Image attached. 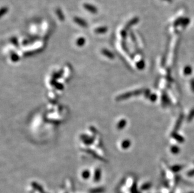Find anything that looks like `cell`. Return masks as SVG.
Segmentation results:
<instances>
[{
  "instance_id": "obj_1",
  "label": "cell",
  "mask_w": 194,
  "mask_h": 193,
  "mask_svg": "<svg viewBox=\"0 0 194 193\" xmlns=\"http://www.w3.org/2000/svg\"><path fill=\"white\" fill-rule=\"evenodd\" d=\"M83 7L85 9L88 11L90 13H93V14H96L97 13V9L96 6H94L93 5L88 3H85L83 5Z\"/></svg>"
},
{
  "instance_id": "obj_2",
  "label": "cell",
  "mask_w": 194,
  "mask_h": 193,
  "mask_svg": "<svg viewBox=\"0 0 194 193\" xmlns=\"http://www.w3.org/2000/svg\"><path fill=\"white\" fill-rule=\"evenodd\" d=\"M74 21L75 23H77V25H79V26L83 27V28H86L87 26V23L86 21L85 20H84L83 19L80 18L76 17L74 18Z\"/></svg>"
},
{
  "instance_id": "obj_3",
  "label": "cell",
  "mask_w": 194,
  "mask_h": 193,
  "mask_svg": "<svg viewBox=\"0 0 194 193\" xmlns=\"http://www.w3.org/2000/svg\"><path fill=\"white\" fill-rule=\"evenodd\" d=\"M108 29L106 26H102L99 27V28H96L94 29V32L97 34H104L108 32Z\"/></svg>"
},
{
  "instance_id": "obj_4",
  "label": "cell",
  "mask_w": 194,
  "mask_h": 193,
  "mask_svg": "<svg viewBox=\"0 0 194 193\" xmlns=\"http://www.w3.org/2000/svg\"><path fill=\"white\" fill-rule=\"evenodd\" d=\"M102 53L103 55H104L105 56H107L108 58H114V55L111 52H109V50L106 49H103L102 51Z\"/></svg>"
},
{
  "instance_id": "obj_5",
  "label": "cell",
  "mask_w": 194,
  "mask_h": 193,
  "mask_svg": "<svg viewBox=\"0 0 194 193\" xmlns=\"http://www.w3.org/2000/svg\"><path fill=\"white\" fill-rule=\"evenodd\" d=\"M77 44L78 46H79V47H82V46H83L84 44H85V40L84 38L83 37H81L77 39Z\"/></svg>"
},
{
  "instance_id": "obj_6",
  "label": "cell",
  "mask_w": 194,
  "mask_h": 193,
  "mask_svg": "<svg viewBox=\"0 0 194 193\" xmlns=\"http://www.w3.org/2000/svg\"><path fill=\"white\" fill-rule=\"evenodd\" d=\"M56 13H57V14L58 17H59V18L60 19V20H64V16H63V13H62V11H61V9H57L56 11Z\"/></svg>"
},
{
  "instance_id": "obj_7",
  "label": "cell",
  "mask_w": 194,
  "mask_h": 193,
  "mask_svg": "<svg viewBox=\"0 0 194 193\" xmlns=\"http://www.w3.org/2000/svg\"><path fill=\"white\" fill-rule=\"evenodd\" d=\"M137 21H138V19H137V18L133 19V20L132 21H130V22H129L127 24V25H126V28H128L129 27L131 26L132 25H133V24H135L137 22Z\"/></svg>"
},
{
  "instance_id": "obj_8",
  "label": "cell",
  "mask_w": 194,
  "mask_h": 193,
  "mask_svg": "<svg viewBox=\"0 0 194 193\" xmlns=\"http://www.w3.org/2000/svg\"><path fill=\"white\" fill-rule=\"evenodd\" d=\"M8 9L6 7H3L1 9V17H3V15H5V14H6V13L8 12Z\"/></svg>"
},
{
  "instance_id": "obj_9",
  "label": "cell",
  "mask_w": 194,
  "mask_h": 193,
  "mask_svg": "<svg viewBox=\"0 0 194 193\" xmlns=\"http://www.w3.org/2000/svg\"><path fill=\"white\" fill-rule=\"evenodd\" d=\"M11 41L15 45L18 46V40L16 38H11Z\"/></svg>"
},
{
  "instance_id": "obj_10",
  "label": "cell",
  "mask_w": 194,
  "mask_h": 193,
  "mask_svg": "<svg viewBox=\"0 0 194 193\" xmlns=\"http://www.w3.org/2000/svg\"><path fill=\"white\" fill-rule=\"evenodd\" d=\"M121 36H123V38L126 37V32H125L124 30L121 31Z\"/></svg>"
}]
</instances>
